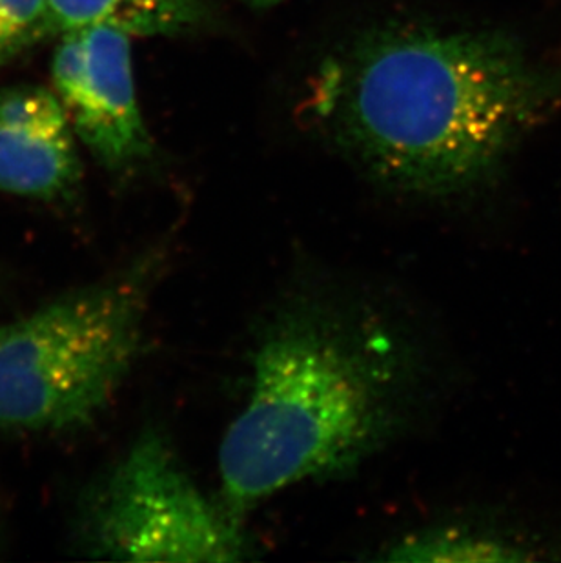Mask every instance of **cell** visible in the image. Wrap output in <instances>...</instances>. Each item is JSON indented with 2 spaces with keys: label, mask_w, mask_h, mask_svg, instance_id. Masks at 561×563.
<instances>
[{
  "label": "cell",
  "mask_w": 561,
  "mask_h": 563,
  "mask_svg": "<svg viewBox=\"0 0 561 563\" xmlns=\"http://www.w3.org/2000/svg\"><path fill=\"white\" fill-rule=\"evenodd\" d=\"M50 8L57 35L107 24L132 37H177L216 16L212 0H50Z\"/></svg>",
  "instance_id": "cell-7"
},
{
  "label": "cell",
  "mask_w": 561,
  "mask_h": 563,
  "mask_svg": "<svg viewBox=\"0 0 561 563\" xmlns=\"http://www.w3.org/2000/svg\"><path fill=\"white\" fill-rule=\"evenodd\" d=\"M516 543L498 534L466 529H440L438 532L408 538L397 545L387 560L397 562H493V560H519Z\"/></svg>",
  "instance_id": "cell-8"
},
{
  "label": "cell",
  "mask_w": 561,
  "mask_h": 563,
  "mask_svg": "<svg viewBox=\"0 0 561 563\" xmlns=\"http://www.w3.org/2000/svg\"><path fill=\"white\" fill-rule=\"evenodd\" d=\"M244 2L254 5V8H271V5L279 4L283 0H244Z\"/></svg>",
  "instance_id": "cell-10"
},
{
  "label": "cell",
  "mask_w": 561,
  "mask_h": 563,
  "mask_svg": "<svg viewBox=\"0 0 561 563\" xmlns=\"http://www.w3.org/2000/svg\"><path fill=\"white\" fill-rule=\"evenodd\" d=\"M50 0H0V64L54 35Z\"/></svg>",
  "instance_id": "cell-9"
},
{
  "label": "cell",
  "mask_w": 561,
  "mask_h": 563,
  "mask_svg": "<svg viewBox=\"0 0 561 563\" xmlns=\"http://www.w3.org/2000/svg\"><path fill=\"white\" fill-rule=\"evenodd\" d=\"M239 512L213 501L157 432H144L85 504L82 534L97 559L241 562L252 559Z\"/></svg>",
  "instance_id": "cell-4"
},
{
  "label": "cell",
  "mask_w": 561,
  "mask_h": 563,
  "mask_svg": "<svg viewBox=\"0 0 561 563\" xmlns=\"http://www.w3.org/2000/svg\"><path fill=\"white\" fill-rule=\"evenodd\" d=\"M319 110L346 154L394 190L449 196L487 181L561 110V68L513 37L374 27L324 69Z\"/></svg>",
  "instance_id": "cell-1"
},
{
  "label": "cell",
  "mask_w": 561,
  "mask_h": 563,
  "mask_svg": "<svg viewBox=\"0 0 561 563\" xmlns=\"http://www.w3.org/2000/svg\"><path fill=\"white\" fill-rule=\"evenodd\" d=\"M152 263L0 324V429L74 431L107 409L138 356Z\"/></svg>",
  "instance_id": "cell-3"
},
{
  "label": "cell",
  "mask_w": 561,
  "mask_h": 563,
  "mask_svg": "<svg viewBox=\"0 0 561 563\" xmlns=\"http://www.w3.org/2000/svg\"><path fill=\"white\" fill-rule=\"evenodd\" d=\"M80 177L74 128L54 91L0 88V191L50 201L72 194Z\"/></svg>",
  "instance_id": "cell-6"
},
{
  "label": "cell",
  "mask_w": 561,
  "mask_h": 563,
  "mask_svg": "<svg viewBox=\"0 0 561 563\" xmlns=\"http://www.w3.org/2000/svg\"><path fill=\"white\" fill-rule=\"evenodd\" d=\"M413 371L369 319L305 301L261 335L249 399L219 449L223 500L235 512L292 485L354 471L407 418Z\"/></svg>",
  "instance_id": "cell-2"
},
{
  "label": "cell",
  "mask_w": 561,
  "mask_h": 563,
  "mask_svg": "<svg viewBox=\"0 0 561 563\" xmlns=\"http://www.w3.org/2000/svg\"><path fill=\"white\" fill-rule=\"evenodd\" d=\"M132 35L119 27H85V74L63 108L75 137L107 170L138 168L154 155L139 107Z\"/></svg>",
  "instance_id": "cell-5"
}]
</instances>
